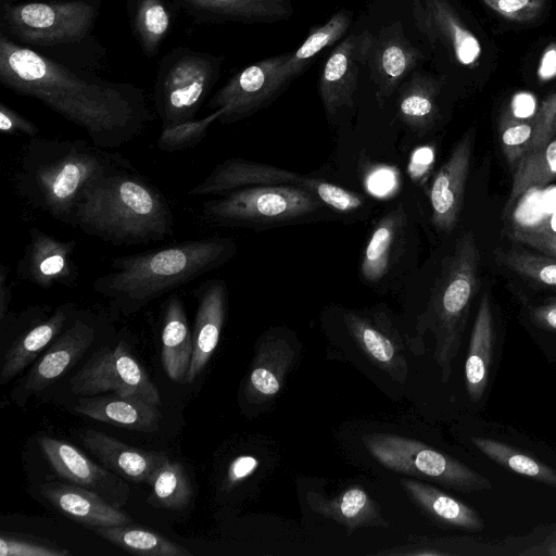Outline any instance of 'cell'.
I'll return each instance as SVG.
<instances>
[{
    "label": "cell",
    "instance_id": "1",
    "mask_svg": "<svg viewBox=\"0 0 556 556\" xmlns=\"http://www.w3.org/2000/svg\"><path fill=\"white\" fill-rule=\"evenodd\" d=\"M0 83L34 98L84 129L90 141L116 149L137 138L153 119L143 91L73 70L0 34Z\"/></svg>",
    "mask_w": 556,
    "mask_h": 556
},
{
    "label": "cell",
    "instance_id": "2",
    "mask_svg": "<svg viewBox=\"0 0 556 556\" xmlns=\"http://www.w3.org/2000/svg\"><path fill=\"white\" fill-rule=\"evenodd\" d=\"M135 169L131 162L86 140L30 138L15 175L17 192L31 206L71 223L84 191L110 174Z\"/></svg>",
    "mask_w": 556,
    "mask_h": 556
},
{
    "label": "cell",
    "instance_id": "3",
    "mask_svg": "<svg viewBox=\"0 0 556 556\" xmlns=\"http://www.w3.org/2000/svg\"><path fill=\"white\" fill-rule=\"evenodd\" d=\"M237 253L231 238L208 237L123 255L98 277L93 290L124 314L139 311L161 295L229 262Z\"/></svg>",
    "mask_w": 556,
    "mask_h": 556
},
{
    "label": "cell",
    "instance_id": "4",
    "mask_svg": "<svg viewBox=\"0 0 556 556\" xmlns=\"http://www.w3.org/2000/svg\"><path fill=\"white\" fill-rule=\"evenodd\" d=\"M70 225L114 245H138L173 237L175 217L163 193L130 169L92 182Z\"/></svg>",
    "mask_w": 556,
    "mask_h": 556
},
{
    "label": "cell",
    "instance_id": "5",
    "mask_svg": "<svg viewBox=\"0 0 556 556\" xmlns=\"http://www.w3.org/2000/svg\"><path fill=\"white\" fill-rule=\"evenodd\" d=\"M479 248L468 230L442 261L428 304L418 317V333L430 330L434 336L433 358L443 382L450 379L452 363L462 345L471 301L479 287Z\"/></svg>",
    "mask_w": 556,
    "mask_h": 556
},
{
    "label": "cell",
    "instance_id": "6",
    "mask_svg": "<svg viewBox=\"0 0 556 556\" xmlns=\"http://www.w3.org/2000/svg\"><path fill=\"white\" fill-rule=\"evenodd\" d=\"M222 60L211 53L178 47L160 62L153 91L162 128L195 118L220 72Z\"/></svg>",
    "mask_w": 556,
    "mask_h": 556
},
{
    "label": "cell",
    "instance_id": "7",
    "mask_svg": "<svg viewBox=\"0 0 556 556\" xmlns=\"http://www.w3.org/2000/svg\"><path fill=\"white\" fill-rule=\"evenodd\" d=\"M323 206L314 194L299 186H257L204 202L202 216L217 226L256 227L300 219L319 212Z\"/></svg>",
    "mask_w": 556,
    "mask_h": 556
},
{
    "label": "cell",
    "instance_id": "8",
    "mask_svg": "<svg viewBox=\"0 0 556 556\" xmlns=\"http://www.w3.org/2000/svg\"><path fill=\"white\" fill-rule=\"evenodd\" d=\"M98 10L83 0L3 1L1 31L28 46L53 47L77 43L93 28Z\"/></svg>",
    "mask_w": 556,
    "mask_h": 556
},
{
    "label": "cell",
    "instance_id": "9",
    "mask_svg": "<svg viewBox=\"0 0 556 556\" xmlns=\"http://www.w3.org/2000/svg\"><path fill=\"white\" fill-rule=\"evenodd\" d=\"M368 453L389 470L431 480L460 492L490 490V480L441 451L415 439L392 433L362 438Z\"/></svg>",
    "mask_w": 556,
    "mask_h": 556
},
{
    "label": "cell",
    "instance_id": "10",
    "mask_svg": "<svg viewBox=\"0 0 556 556\" xmlns=\"http://www.w3.org/2000/svg\"><path fill=\"white\" fill-rule=\"evenodd\" d=\"M71 389L75 394L90 396L113 391L161 404L159 389L123 340L113 350L102 346L93 353L71 379Z\"/></svg>",
    "mask_w": 556,
    "mask_h": 556
},
{
    "label": "cell",
    "instance_id": "11",
    "mask_svg": "<svg viewBox=\"0 0 556 556\" xmlns=\"http://www.w3.org/2000/svg\"><path fill=\"white\" fill-rule=\"evenodd\" d=\"M290 53L253 63L235 74L208 101L207 108L223 109L218 119L230 124L265 108L291 81L286 73Z\"/></svg>",
    "mask_w": 556,
    "mask_h": 556
},
{
    "label": "cell",
    "instance_id": "12",
    "mask_svg": "<svg viewBox=\"0 0 556 556\" xmlns=\"http://www.w3.org/2000/svg\"><path fill=\"white\" fill-rule=\"evenodd\" d=\"M28 235L29 241L17 263V277L41 289L76 286L79 277L73 260L76 241L61 240L37 227L30 228Z\"/></svg>",
    "mask_w": 556,
    "mask_h": 556
},
{
    "label": "cell",
    "instance_id": "13",
    "mask_svg": "<svg viewBox=\"0 0 556 556\" xmlns=\"http://www.w3.org/2000/svg\"><path fill=\"white\" fill-rule=\"evenodd\" d=\"M374 35L346 37L329 54L319 78V94L329 117L353 104L361 65L368 61Z\"/></svg>",
    "mask_w": 556,
    "mask_h": 556
},
{
    "label": "cell",
    "instance_id": "14",
    "mask_svg": "<svg viewBox=\"0 0 556 556\" xmlns=\"http://www.w3.org/2000/svg\"><path fill=\"white\" fill-rule=\"evenodd\" d=\"M472 151V135L466 132L437 172L429 192L434 228L450 233L458 223Z\"/></svg>",
    "mask_w": 556,
    "mask_h": 556
},
{
    "label": "cell",
    "instance_id": "15",
    "mask_svg": "<svg viewBox=\"0 0 556 556\" xmlns=\"http://www.w3.org/2000/svg\"><path fill=\"white\" fill-rule=\"evenodd\" d=\"M421 52L404 36L400 23L384 27L372 38L367 63L380 105L401 86L421 60Z\"/></svg>",
    "mask_w": 556,
    "mask_h": 556
},
{
    "label": "cell",
    "instance_id": "16",
    "mask_svg": "<svg viewBox=\"0 0 556 556\" xmlns=\"http://www.w3.org/2000/svg\"><path fill=\"white\" fill-rule=\"evenodd\" d=\"M96 333L87 319L73 318L24 378V396L42 391L71 369L93 343Z\"/></svg>",
    "mask_w": 556,
    "mask_h": 556
},
{
    "label": "cell",
    "instance_id": "17",
    "mask_svg": "<svg viewBox=\"0 0 556 556\" xmlns=\"http://www.w3.org/2000/svg\"><path fill=\"white\" fill-rule=\"evenodd\" d=\"M345 327L361 351L391 378L403 382L407 376V363L403 345L384 316L372 318L356 312L343 316Z\"/></svg>",
    "mask_w": 556,
    "mask_h": 556
},
{
    "label": "cell",
    "instance_id": "18",
    "mask_svg": "<svg viewBox=\"0 0 556 556\" xmlns=\"http://www.w3.org/2000/svg\"><path fill=\"white\" fill-rule=\"evenodd\" d=\"M198 307L192 331L193 352L184 383H191L211 359L219 341L227 312V285L222 279L204 281L197 290Z\"/></svg>",
    "mask_w": 556,
    "mask_h": 556
},
{
    "label": "cell",
    "instance_id": "19",
    "mask_svg": "<svg viewBox=\"0 0 556 556\" xmlns=\"http://www.w3.org/2000/svg\"><path fill=\"white\" fill-rule=\"evenodd\" d=\"M304 176L298 173L250 161L231 157L216 165L198 185L189 190L192 197L222 195L227 192L271 185H301Z\"/></svg>",
    "mask_w": 556,
    "mask_h": 556
},
{
    "label": "cell",
    "instance_id": "20",
    "mask_svg": "<svg viewBox=\"0 0 556 556\" xmlns=\"http://www.w3.org/2000/svg\"><path fill=\"white\" fill-rule=\"evenodd\" d=\"M412 10L418 29L432 41L444 42L462 65L471 66L479 60V40L460 23L445 0H414Z\"/></svg>",
    "mask_w": 556,
    "mask_h": 556
},
{
    "label": "cell",
    "instance_id": "21",
    "mask_svg": "<svg viewBox=\"0 0 556 556\" xmlns=\"http://www.w3.org/2000/svg\"><path fill=\"white\" fill-rule=\"evenodd\" d=\"M40 494L63 515L89 528L128 525L131 518L98 493L61 482L40 486Z\"/></svg>",
    "mask_w": 556,
    "mask_h": 556
},
{
    "label": "cell",
    "instance_id": "22",
    "mask_svg": "<svg viewBox=\"0 0 556 556\" xmlns=\"http://www.w3.org/2000/svg\"><path fill=\"white\" fill-rule=\"evenodd\" d=\"M84 446L106 468L134 482H147L167 459L163 452L144 451L94 430L78 433Z\"/></svg>",
    "mask_w": 556,
    "mask_h": 556
},
{
    "label": "cell",
    "instance_id": "23",
    "mask_svg": "<svg viewBox=\"0 0 556 556\" xmlns=\"http://www.w3.org/2000/svg\"><path fill=\"white\" fill-rule=\"evenodd\" d=\"M74 409L91 419L141 432L156 431L162 418L157 405L139 396L117 393L80 397Z\"/></svg>",
    "mask_w": 556,
    "mask_h": 556
},
{
    "label": "cell",
    "instance_id": "24",
    "mask_svg": "<svg viewBox=\"0 0 556 556\" xmlns=\"http://www.w3.org/2000/svg\"><path fill=\"white\" fill-rule=\"evenodd\" d=\"M39 445L53 470L65 480L100 494L117 492L122 482L92 463L76 446L49 437H40Z\"/></svg>",
    "mask_w": 556,
    "mask_h": 556
},
{
    "label": "cell",
    "instance_id": "25",
    "mask_svg": "<svg viewBox=\"0 0 556 556\" xmlns=\"http://www.w3.org/2000/svg\"><path fill=\"white\" fill-rule=\"evenodd\" d=\"M174 4L201 22H274L292 13L289 0H174Z\"/></svg>",
    "mask_w": 556,
    "mask_h": 556
},
{
    "label": "cell",
    "instance_id": "26",
    "mask_svg": "<svg viewBox=\"0 0 556 556\" xmlns=\"http://www.w3.org/2000/svg\"><path fill=\"white\" fill-rule=\"evenodd\" d=\"M306 501L313 511L343 526L350 533L364 527H389L378 503L361 486H351L332 498L309 491Z\"/></svg>",
    "mask_w": 556,
    "mask_h": 556
},
{
    "label": "cell",
    "instance_id": "27",
    "mask_svg": "<svg viewBox=\"0 0 556 556\" xmlns=\"http://www.w3.org/2000/svg\"><path fill=\"white\" fill-rule=\"evenodd\" d=\"M74 313L73 303L62 304L48 318L18 336L4 354L0 382L7 383L25 369L67 327Z\"/></svg>",
    "mask_w": 556,
    "mask_h": 556
},
{
    "label": "cell",
    "instance_id": "28",
    "mask_svg": "<svg viewBox=\"0 0 556 556\" xmlns=\"http://www.w3.org/2000/svg\"><path fill=\"white\" fill-rule=\"evenodd\" d=\"M407 216L402 204L382 215L376 223L365 247L361 276L368 283L381 281L395 262L406 230Z\"/></svg>",
    "mask_w": 556,
    "mask_h": 556
},
{
    "label": "cell",
    "instance_id": "29",
    "mask_svg": "<svg viewBox=\"0 0 556 556\" xmlns=\"http://www.w3.org/2000/svg\"><path fill=\"white\" fill-rule=\"evenodd\" d=\"M294 358V351L282 338L267 337L256 350L244 393L253 403L273 399L281 389Z\"/></svg>",
    "mask_w": 556,
    "mask_h": 556
},
{
    "label": "cell",
    "instance_id": "30",
    "mask_svg": "<svg viewBox=\"0 0 556 556\" xmlns=\"http://www.w3.org/2000/svg\"><path fill=\"white\" fill-rule=\"evenodd\" d=\"M496 340L490 296L483 293L471 330L465 363V382L469 399L478 402L488 383Z\"/></svg>",
    "mask_w": 556,
    "mask_h": 556
},
{
    "label": "cell",
    "instance_id": "31",
    "mask_svg": "<svg viewBox=\"0 0 556 556\" xmlns=\"http://www.w3.org/2000/svg\"><path fill=\"white\" fill-rule=\"evenodd\" d=\"M192 352V333L184 301L178 294L173 293L165 305L161 351L163 369L170 380L184 383Z\"/></svg>",
    "mask_w": 556,
    "mask_h": 556
},
{
    "label": "cell",
    "instance_id": "32",
    "mask_svg": "<svg viewBox=\"0 0 556 556\" xmlns=\"http://www.w3.org/2000/svg\"><path fill=\"white\" fill-rule=\"evenodd\" d=\"M400 484L408 497L434 521L472 532L484 528L483 519L475 509L433 485L416 479H401Z\"/></svg>",
    "mask_w": 556,
    "mask_h": 556
},
{
    "label": "cell",
    "instance_id": "33",
    "mask_svg": "<svg viewBox=\"0 0 556 556\" xmlns=\"http://www.w3.org/2000/svg\"><path fill=\"white\" fill-rule=\"evenodd\" d=\"M437 93L438 86L418 73L401 86L399 117L415 134L422 136L434 126L439 115Z\"/></svg>",
    "mask_w": 556,
    "mask_h": 556
},
{
    "label": "cell",
    "instance_id": "34",
    "mask_svg": "<svg viewBox=\"0 0 556 556\" xmlns=\"http://www.w3.org/2000/svg\"><path fill=\"white\" fill-rule=\"evenodd\" d=\"M90 529L105 541L130 554L142 556L192 555L186 547L146 527L128 523L114 527H92Z\"/></svg>",
    "mask_w": 556,
    "mask_h": 556
},
{
    "label": "cell",
    "instance_id": "35",
    "mask_svg": "<svg viewBox=\"0 0 556 556\" xmlns=\"http://www.w3.org/2000/svg\"><path fill=\"white\" fill-rule=\"evenodd\" d=\"M126 10L142 53L147 58L156 55L172 25L164 0H126Z\"/></svg>",
    "mask_w": 556,
    "mask_h": 556
},
{
    "label": "cell",
    "instance_id": "36",
    "mask_svg": "<svg viewBox=\"0 0 556 556\" xmlns=\"http://www.w3.org/2000/svg\"><path fill=\"white\" fill-rule=\"evenodd\" d=\"M471 442L497 465L556 489V469L497 440L472 437Z\"/></svg>",
    "mask_w": 556,
    "mask_h": 556
},
{
    "label": "cell",
    "instance_id": "37",
    "mask_svg": "<svg viewBox=\"0 0 556 556\" xmlns=\"http://www.w3.org/2000/svg\"><path fill=\"white\" fill-rule=\"evenodd\" d=\"M148 483L151 485V505L162 508L181 510L192 497V486L181 463L165 459L152 473Z\"/></svg>",
    "mask_w": 556,
    "mask_h": 556
},
{
    "label": "cell",
    "instance_id": "38",
    "mask_svg": "<svg viewBox=\"0 0 556 556\" xmlns=\"http://www.w3.org/2000/svg\"><path fill=\"white\" fill-rule=\"evenodd\" d=\"M515 169L507 206L526 191L543 187L556 178V138L522 157Z\"/></svg>",
    "mask_w": 556,
    "mask_h": 556
},
{
    "label": "cell",
    "instance_id": "39",
    "mask_svg": "<svg viewBox=\"0 0 556 556\" xmlns=\"http://www.w3.org/2000/svg\"><path fill=\"white\" fill-rule=\"evenodd\" d=\"M351 16L345 11L332 15L325 24L314 27L301 47L290 53L286 64V73L291 80L296 77L315 55L326 47L338 41L348 30Z\"/></svg>",
    "mask_w": 556,
    "mask_h": 556
},
{
    "label": "cell",
    "instance_id": "40",
    "mask_svg": "<svg viewBox=\"0 0 556 556\" xmlns=\"http://www.w3.org/2000/svg\"><path fill=\"white\" fill-rule=\"evenodd\" d=\"M223 113V109H217L202 118L162 128L156 141L157 148L164 152H177L195 147L207 136L208 129Z\"/></svg>",
    "mask_w": 556,
    "mask_h": 556
},
{
    "label": "cell",
    "instance_id": "41",
    "mask_svg": "<svg viewBox=\"0 0 556 556\" xmlns=\"http://www.w3.org/2000/svg\"><path fill=\"white\" fill-rule=\"evenodd\" d=\"M500 258L518 275L556 289V258L513 250L503 253Z\"/></svg>",
    "mask_w": 556,
    "mask_h": 556
},
{
    "label": "cell",
    "instance_id": "42",
    "mask_svg": "<svg viewBox=\"0 0 556 556\" xmlns=\"http://www.w3.org/2000/svg\"><path fill=\"white\" fill-rule=\"evenodd\" d=\"M300 187L314 194L325 206L340 213H352L364 206V199L359 194L328 181L304 176Z\"/></svg>",
    "mask_w": 556,
    "mask_h": 556
},
{
    "label": "cell",
    "instance_id": "43",
    "mask_svg": "<svg viewBox=\"0 0 556 556\" xmlns=\"http://www.w3.org/2000/svg\"><path fill=\"white\" fill-rule=\"evenodd\" d=\"M1 556H67L71 552L55 543L30 534L2 531Z\"/></svg>",
    "mask_w": 556,
    "mask_h": 556
},
{
    "label": "cell",
    "instance_id": "44",
    "mask_svg": "<svg viewBox=\"0 0 556 556\" xmlns=\"http://www.w3.org/2000/svg\"><path fill=\"white\" fill-rule=\"evenodd\" d=\"M533 123L520 119L508 121L501 127V142L508 163L516 168L527 154L532 141Z\"/></svg>",
    "mask_w": 556,
    "mask_h": 556
},
{
    "label": "cell",
    "instance_id": "45",
    "mask_svg": "<svg viewBox=\"0 0 556 556\" xmlns=\"http://www.w3.org/2000/svg\"><path fill=\"white\" fill-rule=\"evenodd\" d=\"M532 123V141L526 155L535 152L548 143L556 135V93L548 97L542 103Z\"/></svg>",
    "mask_w": 556,
    "mask_h": 556
},
{
    "label": "cell",
    "instance_id": "46",
    "mask_svg": "<svg viewBox=\"0 0 556 556\" xmlns=\"http://www.w3.org/2000/svg\"><path fill=\"white\" fill-rule=\"evenodd\" d=\"M502 17L513 22H527L543 11L545 0H482Z\"/></svg>",
    "mask_w": 556,
    "mask_h": 556
},
{
    "label": "cell",
    "instance_id": "47",
    "mask_svg": "<svg viewBox=\"0 0 556 556\" xmlns=\"http://www.w3.org/2000/svg\"><path fill=\"white\" fill-rule=\"evenodd\" d=\"M511 238L556 258V231L541 225L516 228L511 231Z\"/></svg>",
    "mask_w": 556,
    "mask_h": 556
},
{
    "label": "cell",
    "instance_id": "48",
    "mask_svg": "<svg viewBox=\"0 0 556 556\" xmlns=\"http://www.w3.org/2000/svg\"><path fill=\"white\" fill-rule=\"evenodd\" d=\"M0 130L3 134H22L29 138H35L39 134V128L36 124L3 102L0 103Z\"/></svg>",
    "mask_w": 556,
    "mask_h": 556
},
{
    "label": "cell",
    "instance_id": "49",
    "mask_svg": "<svg viewBox=\"0 0 556 556\" xmlns=\"http://www.w3.org/2000/svg\"><path fill=\"white\" fill-rule=\"evenodd\" d=\"M258 459L251 455L236 457L228 467L224 489L229 491L237 483L251 476L258 467Z\"/></svg>",
    "mask_w": 556,
    "mask_h": 556
},
{
    "label": "cell",
    "instance_id": "50",
    "mask_svg": "<svg viewBox=\"0 0 556 556\" xmlns=\"http://www.w3.org/2000/svg\"><path fill=\"white\" fill-rule=\"evenodd\" d=\"M535 106L534 97L527 92L516 94L511 101V112L517 119L531 117L535 112Z\"/></svg>",
    "mask_w": 556,
    "mask_h": 556
},
{
    "label": "cell",
    "instance_id": "51",
    "mask_svg": "<svg viewBox=\"0 0 556 556\" xmlns=\"http://www.w3.org/2000/svg\"><path fill=\"white\" fill-rule=\"evenodd\" d=\"M538 75L542 80L556 76V45H552L544 52L539 65Z\"/></svg>",
    "mask_w": 556,
    "mask_h": 556
},
{
    "label": "cell",
    "instance_id": "52",
    "mask_svg": "<svg viewBox=\"0 0 556 556\" xmlns=\"http://www.w3.org/2000/svg\"><path fill=\"white\" fill-rule=\"evenodd\" d=\"M8 269L0 264V320L9 314V306L12 299V289L8 283Z\"/></svg>",
    "mask_w": 556,
    "mask_h": 556
},
{
    "label": "cell",
    "instance_id": "53",
    "mask_svg": "<svg viewBox=\"0 0 556 556\" xmlns=\"http://www.w3.org/2000/svg\"><path fill=\"white\" fill-rule=\"evenodd\" d=\"M533 318L542 327L556 330V303L536 307Z\"/></svg>",
    "mask_w": 556,
    "mask_h": 556
},
{
    "label": "cell",
    "instance_id": "54",
    "mask_svg": "<svg viewBox=\"0 0 556 556\" xmlns=\"http://www.w3.org/2000/svg\"><path fill=\"white\" fill-rule=\"evenodd\" d=\"M521 555L536 556V555H546V556H556V529L553 530L542 543L539 545L528 548L525 552L520 553Z\"/></svg>",
    "mask_w": 556,
    "mask_h": 556
},
{
    "label": "cell",
    "instance_id": "55",
    "mask_svg": "<svg viewBox=\"0 0 556 556\" xmlns=\"http://www.w3.org/2000/svg\"><path fill=\"white\" fill-rule=\"evenodd\" d=\"M551 225L552 228L554 229L553 231H556V214L553 216V222H551Z\"/></svg>",
    "mask_w": 556,
    "mask_h": 556
}]
</instances>
